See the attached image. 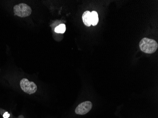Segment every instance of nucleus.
<instances>
[{
  "mask_svg": "<svg viewBox=\"0 0 158 118\" xmlns=\"http://www.w3.org/2000/svg\"><path fill=\"white\" fill-rule=\"evenodd\" d=\"M10 116V115L9 113L8 112H6L3 114V117L4 118H8Z\"/></svg>",
  "mask_w": 158,
  "mask_h": 118,
  "instance_id": "obj_8",
  "label": "nucleus"
},
{
  "mask_svg": "<svg viewBox=\"0 0 158 118\" xmlns=\"http://www.w3.org/2000/svg\"><path fill=\"white\" fill-rule=\"evenodd\" d=\"M66 31V26L64 24H61L55 28V31L57 33L63 34Z\"/></svg>",
  "mask_w": 158,
  "mask_h": 118,
  "instance_id": "obj_7",
  "label": "nucleus"
},
{
  "mask_svg": "<svg viewBox=\"0 0 158 118\" xmlns=\"http://www.w3.org/2000/svg\"><path fill=\"white\" fill-rule=\"evenodd\" d=\"M140 50L148 54L155 53L158 47V43L154 40L143 38L139 43Z\"/></svg>",
  "mask_w": 158,
  "mask_h": 118,
  "instance_id": "obj_1",
  "label": "nucleus"
},
{
  "mask_svg": "<svg viewBox=\"0 0 158 118\" xmlns=\"http://www.w3.org/2000/svg\"><path fill=\"white\" fill-rule=\"evenodd\" d=\"M82 20L83 23L87 26L91 25V12L88 10L85 11L82 15Z\"/></svg>",
  "mask_w": 158,
  "mask_h": 118,
  "instance_id": "obj_5",
  "label": "nucleus"
},
{
  "mask_svg": "<svg viewBox=\"0 0 158 118\" xmlns=\"http://www.w3.org/2000/svg\"><path fill=\"white\" fill-rule=\"evenodd\" d=\"M13 10L15 15L21 18L28 17L31 15L32 12L31 7L27 4L23 3L15 5Z\"/></svg>",
  "mask_w": 158,
  "mask_h": 118,
  "instance_id": "obj_2",
  "label": "nucleus"
},
{
  "mask_svg": "<svg viewBox=\"0 0 158 118\" xmlns=\"http://www.w3.org/2000/svg\"><path fill=\"white\" fill-rule=\"evenodd\" d=\"M21 89L27 94L31 95L34 94L37 90V86L34 82L30 81L27 79H23L20 82Z\"/></svg>",
  "mask_w": 158,
  "mask_h": 118,
  "instance_id": "obj_3",
  "label": "nucleus"
},
{
  "mask_svg": "<svg viewBox=\"0 0 158 118\" xmlns=\"http://www.w3.org/2000/svg\"><path fill=\"white\" fill-rule=\"evenodd\" d=\"M91 25L93 26H95L98 23V14L96 11H92L91 12Z\"/></svg>",
  "mask_w": 158,
  "mask_h": 118,
  "instance_id": "obj_6",
  "label": "nucleus"
},
{
  "mask_svg": "<svg viewBox=\"0 0 158 118\" xmlns=\"http://www.w3.org/2000/svg\"><path fill=\"white\" fill-rule=\"evenodd\" d=\"M92 104L90 101H85L79 104L75 109V113L78 115H85L92 109Z\"/></svg>",
  "mask_w": 158,
  "mask_h": 118,
  "instance_id": "obj_4",
  "label": "nucleus"
}]
</instances>
